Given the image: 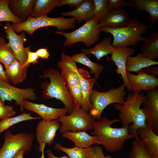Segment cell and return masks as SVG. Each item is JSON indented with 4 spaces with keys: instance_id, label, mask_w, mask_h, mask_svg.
Returning a JSON list of instances; mask_svg holds the SVG:
<instances>
[{
    "instance_id": "obj_31",
    "label": "cell",
    "mask_w": 158,
    "mask_h": 158,
    "mask_svg": "<svg viewBox=\"0 0 158 158\" xmlns=\"http://www.w3.org/2000/svg\"><path fill=\"white\" fill-rule=\"evenodd\" d=\"M71 57L75 62L81 64L89 68L90 70V73L93 74L94 77L97 79L99 78L100 74L104 68L102 65L92 61L87 55L83 52L74 54Z\"/></svg>"
},
{
    "instance_id": "obj_24",
    "label": "cell",
    "mask_w": 158,
    "mask_h": 158,
    "mask_svg": "<svg viewBox=\"0 0 158 158\" xmlns=\"http://www.w3.org/2000/svg\"><path fill=\"white\" fill-rule=\"evenodd\" d=\"M35 1L8 0V5L12 13L24 21L30 16Z\"/></svg>"
},
{
    "instance_id": "obj_30",
    "label": "cell",
    "mask_w": 158,
    "mask_h": 158,
    "mask_svg": "<svg viewBox=\"0 0 158 158\" xmlns=\"http://www.w3.org/2000/svg\"><path fill=\"white\" fill-rule=\"evenodd\" d=\"M58 0H36L35 1L30 17L37 18L47 16L54 8L58 6Z\"/></svg>"
},
{
    "instance_id": "obj_43",
    "label": "cell",
    "mask_w": 158,
    "mask_h": 158,
    "mask_svg": "<svg viewBox=\"0 0 158 158\" xmlns=\"http://www.w3.org/2000/svg\"><path fill=\"white\" fill-rule=\"evenodd\" d=\"M102 148L99 145L94 146V152L92 158H104Z\"/></svg>"
},
{
    "instance_id": "obj_15",
    "label": "cell",
    "mask_w": 158,
    "mask_h": 158,
    "mask_svg": "<svg viewBox=\"0 0 158 158\" xmlns=\"http://www.w3.org/2000/svg\"><path fill=\"white\" fill-rule=\"evenodd\" d=\"M112 51L111 59L117 67L115 70L116 73L121 74L123 84L127 89L132 91L129 84L126 74V65L127 58L134 54L136 50L128 47H111Z\"/></svg>"
},
{
    "instance_id": "obj_17",
    "label": "cell",
    "mask_w": 158,
    "mask_h": 158,
    "mask_svg": "<svg viewBox=\"0 0 158 158\" xmlns=\"http://www.w3.org/2000/svg\"><path fill=\"white\" fill-rule=\"evenodd\" d=\"M24 108L36 113L45 120H58L60 117L66 115L68 113L65 107L54 108L27 100L24 102Z\"/></svg>"
},
{
    "instance_id": "obj_9",
    "label": "cell",
    "mask_w": 158,
    "mask_h": 158,
    "mask_svg": "<svg viewBox=\"0 0 158 158\" xmlns=\"http://www.w3.org/2000/svg\"><path fill=\"white\" fill-rule=\"evenodd\" d=\"M34 136L31 133H20L12 134L5 131L3 144L0 149V158H13L21 150L25 153L29 151L32 145Z\"/></svg>"
},
{
    "instance_id": "obj_33",
    "label": "cell",
    "mask_w": 158,
    "mask_h": 158,
    "mask_svg": "<svg viewBox=\"0 0 158 158\" xmlns=\"http://www.w3.org/2000/svg\"><path fill=\"white\" fill-rule=\"evenodd\" d=\"M2 21L11 22L13 24L23 22L11 12L9 6L8 0H0V22Z\"/></svg>"
},
{
    "instance_id": "obj_32",
    "label": "cell",
    "mask_w": 158,
    "mask_h": 158,
    "mask_svg": "<svg viewBox=\"0 0 158 158\" xmlns=\"http://www.w3.org/2000/svg\"><path fill=\"white\" fill-rule=\"evenodd\" d=\"M32 112H24L15 116L8 118L0 121V134L13 125L26 121L41 118L40 117H33Z\"/></svg>"
},
{
    "instance_id": "obj_4",
    "label": "cell",
    "mask_w": 158,
    "mask_h": 158,
    "mask_svg": "<svg viewBox=\"0 0 158 158\" xmlns=\"http://www.w3.org/2000/svg\"><path fill=\"white\" fill-rule=\"evenodd\" d=\"M40 78L43 79L48 78L50 81V82H45L42 85L43 98L46 100L55 98L60 100L66 109L68 113L70 114L75 105L59 71L49 68L48 70L44 71Z\"/></svg>"
},
{
    "instance_id": "obj_10",
    "label": "cell",
    "mask_w": 158,
    "mask_h": 158,
    "mask_svg": "<svg viewBox=\"0 0 158 158\" xmlns=\"http://www.w3.org/2000/svg\"><path fill=\"white\" fill-rule=\"evenodd\" d=\"M0 98L4 103L5 101L15 102V104L20 107L21 111H24L25 100H35L37 97L34 89L31 87L20 88L10 85L0 79Z\"/></svg>"
},
{
    "instance_id": "obj_3",
    "label": "cell",
    "mask_w": 158,
    "mask_h": 158,
    "mask_svg": "<svg viewBox=\"0 0 158 158\" xmlns=\"http://www.w3.org/2000/svg\"><path fill=\"white\" fill-rule=\"evenodd\" d=\"M101 32L109 33L113 37L111 44L114 47H137V44L144 41L146 37L142 35L145 33L148 26L137 18L130 20L125 26L116 28L100 27Z\"/></svg>"
},
{
    "instance_id": "obj_41",
    "label": "cell",
    "mask_w": 158,
    "mask_h": 158,
    "mask_svg": "<svg viewBox=\"0 0 158 158\" xmlns=\"http://www.w3.org/2000/svg\"><path fill=\"white\" fill-rule=\"evenodd\" d=\"M84 0H58V6L60 7L66 5L75 8L77 7Z\"/></svg>"
},
{
    "instance_id": "obj_40",
    "label": "cell",
    "mask_w": 158,
    "mask_h": 158,
    "mask_svg": "<svg viewBox=\"0 0 158 158\" xmlns=\"http://www.w3.org/2000/svg\"><path fill=\"white\" fill-rule=\"evenodd\" d=\"M109 10L123 8L124 6H130L128 3L124 0H108Z\"/></svg>"
},
{
    "instance_id": "obj_39",
    "label": "cell",
    "mask_w": 158,
    "mask_h": 158,
    "mask_svg": "<svg viewBox=\"0 0 158 158\" xmlns=\"http://www.w3.org/2000/svg\"><path fill=\"white\" fill-rule=\"evenodd\" d=\"M25 51L27 56V60L25 63L23 65L25 66H29L30 64H35L38 63L39 59L35 52L31 51L30 50V46L25 47Z\"/></svg>"
},
{
    "instance_id": "obj_42",
    "label": "cell",
    "mask_w": 158,
    "mask_h": 158,
    "mask_svg": "<svg viewBox=\"0 0 158 158\" xmlns=\"http://www.w3.org/2000/svg\"><path fill=\"white\" fill-rule=\"evenodd\" d=\"M35 52L39 58L44 60L48 59L50 55L47 47L39 49Z\"/></svg>"
},
{
    "instance_id": "obj_46",
    "label": "cell",
    "mask_w": 158,
    "mask_h": 158,
    "mask_svg": "<svg viewBox=\"0 0 158 158\" xmlns=\"http://www.w3.org/2000/svg\"><path fill=\"white\" fill-rule=\"evenodd\" d=\"M46 144L42 143L39 145V151L40 153H41V155L40 158H45L44 155V150Z\"/></svg>"
},
{
    "instance_id": "obj_8",
    "label": "cell",
    "mask_w": 158,
    "mask_h": 158,
    "mask_svg": "<svg viewBox=\"0 0 158 158\" xmlns=\"http://www.w3.org/2000/svg\"><path fill=\"white\" fill-rule=\"evenodd\" d=\"M58 120L60 123L59 130L61 134L66 132L86 131L92 130L96 121L87 112L75 106L70 114L61 116Z\"/></svg>"
},
{
    "instance_id": "obj_50",
    "label": "cell",
    "mask_w": 158,
    "mask_h": 158,
    "mask_svg": "<svg viewBox=\"0 0 158 158\" xmlns=\"http://www.w3.org/2000/svg\"><path fill=\"white\" fill-rule=\"evenodd\" d=\"M4 105V103L3 102L1 99L0 98V106Z\"/></svg>"
},
{
    "instance_id": "obj_35",
    "label": "cell",
    "mask_w": 158,
    "mask_h": 158,
    "mask_svg": "<svg viewBox=\"0 0 158 158\" xmlns=\"http://www.w3.org/2000/svg\"><path fill=\"white\" fill-rule=\"evenodd\" d=\"M94 4V17L99 22L103 19L109 10L108 4V0H93Z\"/></svg>"
},
{
    "instance_id": "obj_38",
    "label": "cell",
    "mask_w": 158,
    "mask_h": 158,
    "mask_svg": "<svg viewBox=\"0 0 158 158\" xmlns=\"http://www.w3.org/2000/svg\"><path fill=\"white\" fill-rule=\"evenodd\" d=\"M16 114V112L12 106H0V119L12 117Z\"/></svg>"
},
{
    "instance_id": "obj_45",
    "label": "cell",
    "mask_w": 158,
    "mask_h": 158,
    "mask_svg": "<svg viewBox=\"0 0 158 158\" xmlns=\"http://www.w3.org/2000/svg\"><path fill=\"white\" fill-rule=\"evenodd\" d=\"M0 79L3 80L7 83H9V80L6 76L5 71L3 67L0 63Z\"/></svg>"
},
{
    "instance_id": "obj_47",
    "label": "cell",
    "mask_w": 158,
    "mask_h": 158,
    "mask_svg": "<svg viewBox=\"0 0 158 158\" xmlns=\"http://www.w3.org/2000/svg\"><path fill=\"white\" fill-rule=\"evenodd\" d=\"M46 153L48 155V158H69L67 156H64L61 157H58L55 156L53 154L51 151L49 149L47 150Z\"/></svg>"
},
{
    "instance_id": "obj_13",
    "label": "cell",
    "mask_w": 158,
    "mask_h": 158,
    "mask_svg": "<svg viewBox=\"0 0 158 158\" xmlns=\"http://www.w3.org/2000/svg\"><path fill=\"white\" fill-rule=\"evenodd\" d=\"M4 29V31L6 34V37L8 40V44L9 46L13 52L16 59L24 65L27 60L24 47V43L26 41L25 32L23 31L20 35L17 34L9 22L6 23Z\"/></svg>"
},
{
    "instance_id": "obj_6",
    "label": "cell",
    "mask_w": 158,
    "mask_h": 158,
    "mask_svg": "<svg viewBox=\"0 0 158 158\" xmlns=\"http://www.w3.org/2000/svg\"><path fill=\"white\" fill-rule=\"evenodd\" d=\"M125 86L123 84L116 88H111L105 92L93 90L90 97L91 106L89 114L97 121L101 118L103 110L113 103L122 105L124 103L126 94Z\"/></svg>"
},
{
    "instance_id": "obj_23",
    "label": "cell",
    "mask_w": 158,
    "mask_h": 158,
    "mask_svg": "<svg viewBox=\"0 0 158 158\" xmlns=\"http://www.w3.org/2000/svg\"><path fill=\"white\" fill-rule=\"evenodd\" d=\"M62 137L71 141L75 146L87 148L95 144L98 145L99 141L97 136L89 135L86 131L66 132L61 134Z\"/></svg>"
},
{
    "instance_id": "obj_52",
    "label": "cell",
    "mask_w": 158,
    "mask_h": 158,
    "mask_svg": "<svg viewBox=\"0 0 158 158\" xmlns=\"http://www.w3.org/2000/svg\"><path fill=\"white\" fill-rule=\"evenodd\" d=\"M3 25V24L0 23V27L1 26H2Z\"/></svg>"
},
{
    "instance_id": "obj_20",
    "label": "cell",
    "mask_w": 158,
    "mask_h": 158,
    "mask_svg": "<svg viewBox=\"0 0 158 158\" xmlns=\"http://www.w3.org/2000/svg\"><path fill=\"white\" fill-rule=\"evenodd\" d=\"M146 152L151 158H158V136L150 128L139 129L137 132Z\"/></svg>"
},
{
    "instance_id": "obj_44",
    "label": "cell",
    "mask_w": 158,
    "mask_h": 158,
    "mask_svg": "<svg viewBox=\"0 0 158 158\" xmlns=\"http://www.w3.org/2000/svg\"><path fill=\"white\" fill-rule=\"evenodd\" d=\"M145 72L147 73L152 75L155 77H158V66L154 67H151L146 69Z\"/></svg>"
},
{
    "instance_id": "obj_5",
    "label": "cell",
    "mask_w": 158,
    "mask_h": 158,
    "mask_svg": "<svg viewBox=\"0 0 158 158\" xmlns=\"http://www.w3.org/2000/svg\"><path fill=\"white\" fill-rule=\"evenodd\" d=\"M76 23L75 20L72 18H51L47 16L37 18L29 17L24 21L17 24H13L11 25L16 33H19L23 31L32 35L36 30L43 27H55L59 31L73 29Z\"/></svg>"
},
{
    "instance_id": "obj_37",
    "label": "cell",
    "mask_w": 158,
    "mask_h": 158,
    "mask_svg": "<svg viewBox=\"0 0 158 158\" xmlns=\"http://www.w3.org/2000/svg\"><path fill=\"white\" fill-rule=\"evenodd\" d=\"M75 106L80 107L82 94L80 84L68 90Z\"/></svg>"
},
{
    "instance_id": "obj_25",
    "label": "cell",
    "mask_w": 158,
    "mask_h": 158,
    "mask_svg": "<svg viewBox=\"0 0 158 158\" xmlns=\"http://www.w3.org/2000/svg\"><path fill=\"white\" fill-rule=\"evenodd\" d=\"M29 66H25L16 59L5 68V72L7 77L14 85L20 84L26 78Z\"/></svg>"
},
{
    "instance_id": "obj_1",
    "label": "cell",
    "mask_w": 158,
    "mask_h": 158,
    "mask_svg": "<svg viewBox=\"0 0 158 158\" xmlns=\"http://www.w3.org/2000/svg\"><path fill=\"white\" fill-rule=\"evenodd\" d=\"M120 121L119 119L110 120L104 117L96 121L93 125V130L90 134L97 136L99 141L98 145H102L109 152H116L122 149L127 140L135 136L130 134L128 127L114 128L113 123Z\"/></svg>"
},
{
    "instance_id": "obj_27",
    "label": "cell",
    "mask_w": 158,
    "mask_h": 158,
    "mask_svg": "<svg viewBox=\"0 0 158 158\" xmlns=\"http://www.w3.org/2000/svg\"><path fill=\"white\" fill-rule=\"evenodd\" d=\"M158 64V61L144 57L138 53L136 56L127 58L126 69V71L129 72H138L144 68Z\"/></svg>"
},
{
    "instance_id": "obj_48",
    "label": "cell",
    "mask_w": 158,
    "mask_h": 158,
    "mask_svg": "<svg viewBox=\"0 0 158 158\" xmlns=\"http://www.w3.org/2000/svg\"><path fill=\"white\" fill-rule=\"evenodd\" d=\"M24 153H25L24 151L23 150H21L17 153L13 158H23Z\"/></svg>"
},
{
    "instance_id": "obj_26",
    "label": "cell",
    "mask_w": 158,
    "mask_h": 158,
    "mask_svg": "<svg viewBox=\"0 0 158 158\" xmlns=\"http://www.w3.org/2000/svg\"><path fill=\"white\" fill-rule=\"evenodd\" d=\"M139 53L144 57L152 60L158 58V32H153L143 42Z\"/></svg>"
},
{
    "instance_id": "obj_11",
    "label": "cell",
    "mask_w": 158,
    "mask_h": 158,
    "mask_svg": "<svg viewBox=\"0 0 158 158\" xmlns=\"http://www.w3.org/2000/svg\"><path fill=\"white\" fill-rule=\"evenodd\" d=\"M145 99L142 104L148 127L156 134L158 133V90L146 91Z\"/></svg>"
},
{
    "instance_id": "obj_14",
    "label": "cell",
    "mask_w": 158,
    "mask_h": 158,
    "mask_svg": "<svg viewBox=\"0 0 158 158\" xmlns=\"http://www.w3.org/2000/svg\"><path fill=\"white\" fill-rule=\"evenodd\" d=\"M61 60L57 62L58 67L61 70V74L68 90L79 84V73L76 62L71 57L63 52Z\"/></svg>"
},
{
    "instance_id": "obj_51",
    "label": "cell",
    "mask_w": 158,
    "mask_h": 158,
    "mask_svg": "<svg viewBox=\"0 0 158 158\" xmlns=\"http://www.w3.org/2000/svg\"><path fill=\"white\" fill-rule=\"evenodd\" d=\"M104 158H113L110 155H107L105 156Z\"/></svg>"
},
{
    "instance_id": "obj_28",
    "label": "cell",
    "mask_w": 158,
    "mask_h": 158,
    "mask_svg": "<svg viewBox=\"0 0 158 158\" xmlns=\"http://www.w3.org/2000/svg\"><path fill=\"white\" fill-rule=\"evenodd\" d=\"M111 37H107L104 38L101 41L94 47L89 49H82V52L86 55L92 54L95 56L97 61H99L101 59L109 54H111Z\"/></svg>"
},
{
    "instance_id": "obj_34",
    "label": "cell",
    "mask_w": 158,
    "mask_h": 158,
    "mask_svg": "<svg viewBox=\"0 0 158 158\" xmlns=\"http://www.w3.org/2000/svg\"><path fill=\"white\" fill-rule=\"evenodd\" d=\"M15 55L8 43H0V63L5 68L16 59Z\"/></svg>"
},
{
    "instance_id": "obj_19",
    "label": "cell",
    "mask_w": 158,
    "mask_h": 158,
    "mask_svg": "<svg viewBox=\"0 0 158 158\" xmlns=\"http://www.w3.org/2000/svg\"><path fill=\"white\" fill-rule=\"evenodd\" d=\"M129 16L128 12L123 8L109 10L98 25L99 27L112 28L122 27L128 23Z\"/></svg>"
},
{
    "instance_id": "obj_29",
    "label": "cell",
    "mask_w": 158,
    "mask_h": 158,
    "mask_svg": "<svg viewBox=\"0 0 158 158\" xmlns=\"http://www.w3.org/2000/svg\"><path fill=\"white\" fill-rule=\"evenodd\" d=\"M54 148L66 154L69 158H92L94 152V146L83 148L76 146L68 148L57 143Z\"/></svg>"
},
{
    "instance_id": "obj_2",
    "label": "cell",
    "mask_w": 158,
    "mask_h": 158,
    "mask_svg": "<svg viewBox=\"0 0 158 158\" xmlns=\"http://www.w3.org/2000/svg\"><path fill=\"white\" fill-rule=\"evenodd\" d=\"M145 94L144 92L137 94L128 92L123 104L114 105V109L119 112L118 117L123 126L128 127L129 133L134 135L136 140L140 139L138 130L147 126L144 111L140 108L145 100Z\"/></svg>"
},
{
    "instance_id": "obj_16",
    "label": "cell",
    "mask_w": 158,
    "mask_h": 158,
    "mask_svg": "<svg viewBox=\"0 0 158 158\" xmlns=\"http://www.w3.org/2000/svg\"><path fill=\"white\" fill-rule=\"evenodd\" d=\"M60 122L58 120H45L42 119L36 127L35 137L39 145L42 143L52 145L59 128Z\"/></svg>"
},
{
    "instance_id": "obj_49",
    "label": "cell",
    "mask_w": 158,
    "mask_h": 158,
    "mask_svg": "<svg viewBox=\"0 0 158 158\" xmlns=\"http://www.w3.org/2000/svg\"><path fill=\"white\" fill-rule=\"evenodd\" d=\"M5 42L4 39L2 37H0V43Z\"/></svg>"
},
{
    "instance_id": "obj_7",
    "label": "cell",
    "mask_w": 158,
    "mask_h": 158,
    "mask_svg": "<svg viewBox=\"0 0 158 158\" xmlns=\"http://www.w3.org/2000/svg\"><path fill=\"white\" fill-rule=\"evenodd\" d=\"M98 24V20L94 17L72 32L67 33L57 31L56 33L66 38L63 43L64 46L70 47L76 43L82 42L88 47L99 40L101 31Z\"/></svg>"
},
{
    "instance_id": "obj_22",
    "label": "cell",
    "mask_w": 158,
    "mask_h": 158,
    "mask_svg": "<svg viewBox=\"0 0 158 158\" xmlns=\"http://www.w3.org/2000/svg\"><path fill=\"white\" fill-rule=\"evenodd\" d=\"M94 4L93 0H84L75 10L68 12L60 13L63 16H71L80 23L88 21L94 18Z\"/></svg>"
},
{
    "instance_id": "obj_21",
    "label": "cell",
    "mask_w": 158,
    "mask_h": 158,
    "mask_svg": "<svg viewBox=\"0 0 158 158\" xmlns=\"http://www.w3.org/2000/svg\"><path fill=\"white\" fill-rule=\"evenodd\" d=\"M128 3L138 11L148 13L147 21L150 25L158 21V0H130Z\"/></svg>"
},
{
    "instance_id": "obj_36",
    "label": "cell",
    "mask_w": 158,
    "mask_h": 158,
    "mask_svg": "<svg viewBox=\"0 0 158 158\" xmlns=\"http://www.w3.org/2000/svg\"><path fill=\"white\" fill-rule=\"evenodd\" d=\"M128 158H151L145 151L141 140H135L128 154Z\"/></svg>"
},
{
    "instance_id": "obj_12",
    "label": "cell",
    "mask_w": 158,
    "mask_h": 158,
    "mask_svg": "<svg viewBox=\"0 0 158 158\" xmlns=\"http://www.w3.org/2000/svg\"><path fill=\"white\" fill-rule=\"evenodd\" d=\"M138 74L126 72L129 85L133 93L139 94L142 90L146 91L157 89L158 87V78L146 73L142 69L138 71Z\"/></svg>"
},
{
    "instance_id": "obj_18",
    "label": "cell",
    "mask_w": 158,
    "mask_h": 158,
    "mask_svg": "<svg viewBox=\"0 0 158 158\" xmlns=\"http://www.w3.org/2000/svg\"><path fill=\"white\" fill-rule=\"evenodd\" d=\"M78 71L79 84L82 94L80 108L84 111L87 112L91 106L90 97L97 79L95 77L91 78L88 72L82 68H78Z\"/></svg>"
}]
</instances>
